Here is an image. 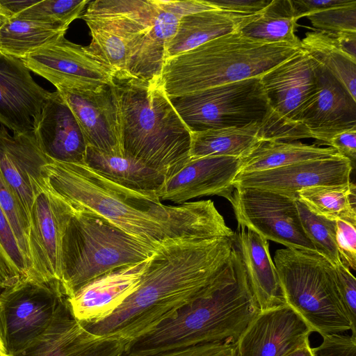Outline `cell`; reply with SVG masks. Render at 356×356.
I'll return each instance as SVG.
<instances>
[{"label": "cell", "instance_id": "4316f807", "mask_svg": "<svg viewBox=\"0 0 356 356\" xmlns=\"http://www.w3.org/2000/svg\"><path fill=\"white\" fill-rule=\"evenodd\" d=\"M259 14L211 10L184 15L165 49V60L188 51L216 38L239 31Z\"/></svg>", "mask_w": 356, "mask_h": 356}, {"label": "cell", "instance_id": "603a6c76", "mask_svg": "<svg viewBox=\"0 0 356 356\" xmlns=\"http://www.w3.org/2000/svg\"><path fill=\"white\" fill-rule=\"evenodd\" d=\"M316 72L317 90L301 111L298 122L312 138L327 144L337 134L356 127V99L316 61Z\"/></svg>", "mask_w": 356, "mask_h": 356}, {"label": "cell", "instance_id": "836d02e7", "mask_svg": "<svg viewBox=\"0 0 356 356\" xmlns=\"http://www.w3.org/2000/svg\"><path fill=\"white\" fill-rule=\"evenodd\" d=\"M298 197L317 215L356 222V186L351 181L305 188L298 193Z\"/></svg>", "mask_w": 356, "mask_h": 356}, {"label": "cell", "instance_id": "f35d334b", "mask_svg": "<svg viewBox=\"0 0 356 356\" xmlns=\"http://www.w3.org/2000/svg\"><path fill=\"white\" fill-rule=\"evenodd\" d=\"M317 30L337 34L356 32V1L306 16Z\"/></svg>", "mask_w": 356, "mask_h": 356}, {"label": "cell", "instance_id": "52a82bcc", "mask_svg": "<svg viewBox=\"0 0 356 356\" xmlns=\"http://www.w3.org/2000/svg\"><path fill=\"white\" fill-rule=\"evenodd\" d=\"M273 262L285 303L322 337L348 330L356 335L340 301L333 265L317 252L283 248Z\"/></svg>", "mask_w": 356, "mask_h": 356}, {"label": "cell", "instance_id": "4dcf8cb0", "mask_svg": "<svg viewBox=\"0 0 356 356\" xmlns=\"http://www.w3.org/2000/svg\"><path fill=\"white\" fill-rule=\"evenodd\" d=\"M67 29L13 17L0 28V54L22 59L65 37Z\"/></svg>", "mask_w": 356, "mask_h": 356}, {"label": "cell", "instance_id": "8d00e7d4", "mask_svg": "<svg viewBox=\"0 0 356 356\" xmlns=\"http://www.w3.org/2000/svg\"><path fill=\"white\" fill-rule=\"evenodd\" d=\"M89 2L88 0L38 1L14 17L69 27L74 19L81 17Z\"/></svg>", "mask_w": 356, "mask_h": 356}, {"label": "cell", "instance_id": "9c48e42d", "mask_svg": "<svg viewBox=\"0 0 356 356\" xmlns=\"http://www.w3.org/2000/svg\"><path fill=\"white\" fill-rule=\"evenodd\" d=\"M154 13L152 0H95L81 15L91 42L86 51L112 75L127 74L129 62L149 32Z\"/></svg>", "mask_w": 356, "mask_h": 356}, {"label": "cell", "instance_id": "db71d44e", "mask_svg": "<svg viewBox=\"0 0 356 356\" xmlns=\"http://www.w3.org/2000/svg\"></svg>", "mask_w": 356, "mask_h": 356}, {"label": "cell", "instance_id": "ee69618b", "mask_svg": "<svg viewBox=\"0 0 356 356\" xmlns=\"http://www.w3.org/2000/svg\"><path fill=\"white\" fill-rule=\"evenodd\" d=\"M272 0H218L210 1L220 10L245 15L262 12Z\"/></svg>", "mask_w": 356, "mask_h": 356}, {"label": "cell", "instance_id": "f546056e", "mask_svg": "<svg viewBox=\"0 0 356 356\" xmlns=\"http://www.w3.org/2000/svg\"><path fill=\"white\" fill-rule=\"evenodd\" d=\"M337 154L339 153L332 147H321L293 141H260L241 159L239 172L270 170Z\"/></svg>", "mask_w": 356, "mask_h": 356}, {"label": "cell", "instance_id": "60d3db41", "mask_svg": "<svg viewBox=\"0 0 356 356\" xmlns=\"http://www.w3.org/2000/svg\"><path fill=\"white\" fill-rule=\"evenodd\" d=\"M336 289L353 327L356 329V280L350 269L341 262L333 266Z\"/></svg>", "mask_w": 356, "mask_h": 356}, {"label": "cell", "instance_id": "8992f818", "mask_svg": "<svg viewBox=\"0 0 356 356\" xmlns=\"http://www.w3.org/2000/svg\"><path fill=\"white\" fill-rule=\"evenodd\" d=\"M157 247L95 213L73 207L62 239L61 282L66 295L72 296L87 283L117 268L145 261Z\"/></svg>", "mask_w": 356, "mask_h": 356}, {"label": "cell", "instance_id": "b9f144b4", "mask_svg": "<svg viewBox=\"0 0 356 356\" xmlns=\"http://www.w3.org/2000/svg\"><path fill=\"white\" fill-rule=\"evenodd\" d=\"M356 222L336 220V245L343 265L356 269Z\"/></svg>", "mask_w": 356, "mask_h": 356}, {"label": "cell", "instance_id": "816d5d0a", "mask_svg": "<svg viewBox=\"0 0 356 356\" xmlns=\"http://www.w3.org/2000/svg\"><path fill=\"white\" fill-rule=\"evenodd\" d=\"M0 355H9L0 337Z\"/></svg>", "mask_w": 356, "mask_h": 356}, {"label": "cell", "instance_id": "bcb514c9", "mask_svg": "<svg viewBox=\"0 0 356 356\" xmlns=\"http://www.w3.org/2000/svg\"><path fill=\"white\" fill-rule=\"evenodd\" d=\"M351 0H300L292 1L298 20L310 14L349 3Z\"/></svg>", "mask_w": 356, "mask_h": 356}, {"label": "cell", "instance_id": "f907efd6", "mask_svg": "<svg viewBox=\"0 0 356 356\" xmlns=\"http://www.w3.org/2000/svg\"><path fill=\"white\" fill-rule=\"evenodd\" d=\"M13 15L0 2V28Z\"/></svg>", "mask_w": 356, "mask_h": 356}, {"label": "cell", "instance_id": "2e32d148", "mask_svg": "<svg viewBox=\"0 0 356 356\" xmlns=\"http://www.w3.org/2000/svg\"><path fill=\"white\" fill-rule=\"evenodd\" d=\"M241 159L209 156L190 159L165 178L157 193L161 200L179 204L207 195H220L229 202L233 181L239 172Z\"/></svg>", "mask_w": 356, "mask_h": 356}, {"label": "cell", "instance_id": "74e56055", "mask_svg": "<svg viewBox=\"0 0 356 356\" xmlns=\"http://www.w3.org/2000/svg\"><path fill=\"white\" fill-rule=\"evenodd\" d=\"M0 207L33 273L29 248L30 216L18 196L3 178L1 172Z\"/></svg>", "mask_w": 356, "mask_h": 356}, {"label": "cell", "instance_id": "e575fe53", "mask_svg": "<svg viewBox=\"0 0 356 356\" xmlns=\"http://www.w3.org/2000/svg\"><path fill=\"white\" fill-rule=\"evenodd\" d=\"M26 277H33L31 266L0 207V291Z\"/></svg>", "mask_w": 356, "mask_h": 356}, {"label": "cell", "instance_id": "7c38bea8", "mask_svg": "<svg viewBox=\"0 0 356 356\" xmlns=\"http://www.w3.org/2000/svg\"><path fill=\"white\" fill-rule=\"evenodd\" d=\"M73 113L88 147L123 156L122 120L118 96L111 83L93 90L58 88Z\"/></svg>", "mask_w": 356, "mask_h": 356}, {"label": "cell", "instance_id": "d6a6232c", "mask_svg": "<svg viewBox=\"0 0 356 356\" xmlns=\"http://www.w3.org/2000/svg\"><path fill=\"white\" fill-rule=\"evenodd\" d=\"M297 21L292 0H272L239 31L254 40L300 47V40L295 34Z\"/></svg>", "mask_w": 356, "mask_h": 356}, {"label": "cell", "instance_id": "5b68a950", "mask_svg": "<svg viewBox=\"0 0 356 356\" xmlns=\"http://www.w3.org/2000/svg\"><path fill=\"white\" fill-rule=\"evenodd\" d=\"M300 49L254 40L236 31L165 59L160 81L169 98L188 95L260 77Z\"/></svg>", "mask_w": 356, "mask_h": 356}, {"label": "cell", "instance_id": "7dc6e473", "mask_svg": "<svg viewBox=\"0 0 356 356\" xmlns=\"http://www.w3.org/2000/svg\"><path fill=\"white\" fill-rule=\"evenodd\" d=\"M334 35L343 50L356 58V32H345Z\"/></svg>", "mask_w": 356, "mask_h": 356}, {"label": "cell", "instance_id": "9a60e30c", "mask_svg": "<svg viewBox=\"0 0 356 356\" xmlns=\"http://www.w3.org/2000/svg\"><path fill=\"white\" fill-rule=\"evenodd\" d=\"M353 169L350 160L339 154L270 170L239 172L233 186L265 189L297 200L303 189L348 183Z\"/></svg>", "mask_w": 356, "mask_h": 356}, {"label": "cell", "instance_id": "277c9868", "mask_svg": "<svg viewBox=\"0 0 356 356\" xmlns=\"http://www.w3.org/2000/svg\"><path fill=\"white\" fill-rule=\"evenodd\" d=\"M121 114L124 152L165 178L190 159L191 131L173 107L160 77L113 75Z\"/></svg>", "mask_w": 356, "mask_h": 356}, {"label": "cell", "instance_id": "f5cc1de1", "mask_svg": "<svg viewBox=\"0 0 356 356\" xmlns=\"http://www.w3.org/2000/svg\"><path fill=\"white\" fill-rule=\"evenodd\" d=\"M0 356H10V355H0Z\"/></svg>", "mask_w": 356, "mask_h": 356}, {"label": "cell", "instance_id": "ab89813d", "mask_svg": "<svg viewBox=\"0 0 356 356\" xmlns=\"http://www.w3.org/2000/svg\"><path fill=\"white\" fill-rule=\"evenodd\" d=\"M119 356H238L236 343L232 340L149 353L137 354L124 350Z\"/></svg>", "mask_w": 356, "mask_h": 356}, {"label": "cell", "instance_id": "44dd1931", "mask_svg": "<svg viewBox=\"0 0 356 356\" xmlns=\"http://www.w3.org/2000/svg\"><path fill=\"white\" fill-rule=\"evenodd\" d=\"M52 161L39 147L33 131L9 134L0 127V172L30 211L36 196L47 188L42 167Z\"/></svg>", "mask_w": 356, "mask_h": 356}, {"label": "cell", "instance_id": "484cf974", "mask_svg": "<svg viewBox=\"0 0 356 356\" xmlns=\"http://www.w3.org/2000/svg\"><path fill=\"white\" fill-rule=\"evenodd\" d=\"M245 270L261 311L286 304L268 240L241 225L234 233Z\"/></svg>", "mask_w": 356, "mask_h": 356}, {"label": "cell", "instance_id": "f6af8a7d", "mask_svg": "<svg viewBox=\"0 0 356 356\" xmlns=\"http://www.w3.org/2000/svg\"><path fill=\"white\" fill-rule=\"evenodd\" d=\"M327 144L350 160L354 167L356 159V127L337 134Z\"/></svg>", "mask_w": 356, "mask_h": 356}, {"label": "cell", "instance_id": "d590c367", "mask_svg": "<svg viewBox=\"0 0 356 356\" xmlns=\"http://www.w3.org/2000/svg\"><path fill=\"white\" fill-rule=\"evenodd\" d=\"M302 229L316 251L333 266L341 263L336 245V220L312 212L302 202L296 200Z\"/></svg>", "mask_w": 356, "mask_h": 356}, {"label": "cell", "instance_id": "cb8c5ba5", "mask_svg": "<svg viewBox=\"0 0 356 356\" xmlns=\"http://www.w3.org/2000/svg\"><path fill=\"white\" fill-rule=\"evenodd\" d=\"M145 261L122 266L80 288L68 298L74 317L86 325L111 315L138 288Z\"/></svg>", "mask_w": 356, "mask_h": 356}, {"label": "cell", "instance_id": "d6986e66", "mask_svg": "<svg viewBox=\"0 0 356 356\" xmlns=\"http://www.w3.org/2000/svg\"><path fill=\"white\" fill-rule=\"evenodd\" d=\"M313 332L288 305L260 311L236 340L238 356H284Z\"/></svg>", "mask_w": 356, "mask_h": 356}, {"label": "cell", "instance_id": "d4e9b609", "mask_svg": "<svg viewBox=\"0 0 356 356\" xmlns=\"http://www.w3.org/2000/svg\"><path fill=\"white\" fill-rule=\"evenodd\" d=\"M33 132L39 147L51 161L86 164L88 145L85 138L58 90L50 93Z\"/></svg>", "mask_w": 356, "mask_h": 356}, {"label": "cell", "instance_id": "ac0fdd59", "mask_svg": "<svg viewBox=\"0 0 356 356\" xmlns=\"http://www.w3.org/2000/svg\"><path fill=\"white\" fill-rule=\"evenodd\" d=\"M124 349L118 340L89 332L74 317L65 297L46 331L14 356H119Z\"/></svg>", "mask_w": 356, "mask_h": 356}, {"label": "cell", "instance_id": "ffe728a7", "mask_svg": "<svg viewBox=\"0 0 356 356\" xmlns=\"http://www.w3.org/2000/svg\"><path fill=\"white\" fill-rule=\"evenodd\" d=\"M152 1L154 13L151 29L141 40L127 66L128 74L143 79L160 77L165 47L176 33L183 16L219 10L206 0Z\"/></svg>", "mask_w": 356, "mask_h": 356}, {"label": "cell", "instance_id": "681fc988", "mask_svg": "<svg viewBox=\"0 0 356 356\" xmlns=\"http://www.w3.org/2000/svg\"><path fill=\"white\" fill-rule=\"evenodd\" d=\"M284 356H314L312 348L310 346L309 340L301 346L287 353Z\"/></svg>", "mask_w": 356, "mask_h": 356}, {"label": "cell", "instance_id": "30bf717a", "mask_svg": "<svg viewBox=\"0 0 356 356\" xmlns=\"http://www.w3.org/2000/svg\"><path fill=\"white\" fill-rule=\"evenodd\" d=\"M65 297L60 280L34 277L22 278L0 291V337L10 356L22 352L46 331Z\"/></svg>", "mask_w": 356, "mask_h": 356}, {"label": "cell", "instance_id": "3957f363", "mask_svg": "<svg viewBox=\"0 0 356 356\" xmlns=\"http://www.w3.org/2000/svg\"><path fill=\"white\" fill-rule=\"evenodd\" d=\"M260 311L234 245L225 266L196 298L125 351L149 354L206 343L236 342Z\"/></svg>", "mask_w": 356, "mask_h": 356}, {"label": "cell", "instance_id": "e0dca14e", "mask_svg": "<svg viewBox=\"0 0 356 356\" xmlns=\"http://www.w3.org/2000/svg\"><path fill=\"white\" fill-rule=\"evenodd\" d=\"M260 79L272 111L289 124L303 126L298 118L318 87L316 61L300 48Z\"/></svg>", "mask_w": 356, "mask_h": 356}, {"label": "cell", "instance_id": "4fadbf2b", "mask_svg": "<svg viewBox=\"0 0 356 356\" xmlns=\"http://www.w3.org/2000/svg\"><path fill=\"white\" fill-rule=\"evenodd\" d=\"M22 60L30 71L48 80L56 89L93 90L112 81V74L85 47L65 37L29 54Z\"/></svg>", "mask_w": 356, "mask_h": 356}, {"label": "cell", "instance_id": "1f68e13d", "mask_svg": "<svg viewBox=\"0 0 356 356\" xmlns=\"http://www.w3.org/2000/svg\"><path fill=\"white\" fill-rule=\"evenodd\" d=\"M300 48L326 68L356 99V58L341 47L334 34L316 30L306 33Z\"/></svg>", "mask_w": 356, "mask_h": 356}, {"label": "cell", "instance_id": "7a4b0ae2", "mask_svg": "<svg viewBox=\"0 0 356 356\" xmlns=\"http://www.w3.org/2000/svg\"><path fill=\"white\" fill-rule=\"evenodd\" d=\"M234 245V236L165 242L145 261L136 290L111 315L84 327L126 349L196 298L225 266Z\"/></svg>", "mask_w": 356, "mask_h": 356}, {"label": "cell", "instance_id": "8fae6325", "mask_svg": "<svg viewBox=\"0 0 356 356\" xmlns=\"http://www.w3.org/2000/svg\"><path fill=\"white\" fill-rule=\"evenodd\" d=\"M234 188L230 202L238 225L288 248L316 252L302 229L296 200L258 188Z\"/></svg>", "mask_w": 356, "mask_h": 356}, {"label": "cell", "instance_id": "6da1fadb", "mask_svg": "<svg viewBox=\"0 0 356 356\" xmlns=\"http://www.w3.org/2000/svg\"><path fill=\"white\" fill-rule=\"evenodd\" d=\"M42 174L47 187L74 209L95 213L155 246L234 236L210 200L166 205L157 193L124 187L86 164L52 161L42 167Z\"/></svg>", "mask_w": 356, "mask_h": 356}, {"label": "cell", "instance_id": "f1b7e54d", "mask_svg": "<svg viewBox=\"0 0 356 356\" xmlns=\"http://www.w3.org/2000/svg\"><path fill=\"white\" fill-rule=\"evenodd\" d=\"M261 126L209 129L191 133L190 159L209 156L245 157L260 142Z\"/></svg>", "mask_w": 356, "mask_h": 356}, {"label": "cell", "instance_id": "7402d4cb", "mask_svg": "<svg viewBox=\"0 0 356 356\" xmlns=\"http://www.w3.org/2000/svg\"><path fill=\"white\" fill-rule=\"evenodd\" d=\"M51 92L38 85L22 59L0 54V123L13 132L33 131Z\"/></svg>", "mask_w": 356, "mask_h": 356}, {"label": "cell", "instance_id": "c3c4849f", "mask_svg": "<svg viewBox=\"0 0 356 356\" xmlns=\"http://www.w3.org/2000/svg\"><path fill=\"white\" fill-rule=\"evenodd\" d=\"M38 1H1V3L13 15V17L31 5L35 3Z\"/></svg>", "mask_w": 356, "mask_h": 356}, {"label": "cell", "instance_id": "ba28073f", "mask_svg": "<svg viewBox=\"0 0 356 356\" xmlns=\"http://www.w3.org/2000/svg\"><path fill=\"white\" fill-rule=\"evenodd\" d=\"M169 99L191 133L258 123L266 135L277 121L260 77Z\"/></svg>", "mask_w": 356, "mask_h": 356}, {"label": "cell", "instance_id": "5bb4252c", "mask_svg": "<svg viewBox=\"0 0 356 356\" xmlns=\"http://www.w3.org/2000/svg\"><path fill=\"white\" fill-rule=\"evenodd\" d=\"M72 210L69 203L48 187L36 196L30 211L29 234L35 277L61 282L62 239Z\"/></svg>", "mask_w": 356, "mask_h": 356}, {"label": "cell", "instance_id": "7bdbcfd3", "mask_svg": "<svg viewBox=\"0 0 356 356\" xmlns=\"http://www.w3.org/2000/svg\"><path fill=\"white\" fill-rule=\"evenodd\" d=\"M312 350L314 356H356V335L323 336L322 343Z\"/></svg>", "mask_w": 356, "mask_h": 356}, {"label": "cell", "instance_id": "83f0119b", "mask_svg": "<svg viewBox=\"0 0 356 356\" xmlns=\"http://www.w3.org/2000/svg\"><path fill=\"white\" fill-rule=\"evenodd\" d=\"M86 165L120 186L139 191L158 193L165 179L164 175L131 156L107 154L90 147Z\"/></svg>", "mask_w": 356, "mask_h": 356}]
</instances>
